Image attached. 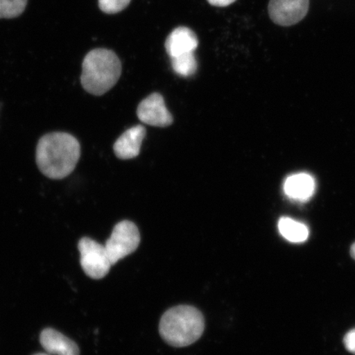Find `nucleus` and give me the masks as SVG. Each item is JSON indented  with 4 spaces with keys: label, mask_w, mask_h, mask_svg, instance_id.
<instances>
[{
    "label": "nucleus",
    "mask_w": 355,
    "mask_h": 355,
    "mask_svg": "<svg viewBox=\"0 0 355 355\" xmlns=\"http://www.w3.org/2000/svg\"><path fill=\"white\" fill-rule=\"evenodd\" d=\"M81 155L78 141L69 133H48L39 140L37 164L40 171L52 180H62L74 171Z\"/></svg>",
    "instance_id": "f257e3e1"
},
{
    "label": "nucleus",
    "mask_w": 355,
    "mask_h": 355,
    "mask_svg": "<svg viewBox=\"0 0 355 355\" xmlns=\"http://www.w3.org/2000/svg\"><path fill=\"white\" fill-rule=\"evenodd\" d=\"M159 334L168 345L185 347L196 343L205 328L203 315L189 305H180L164 313L159 322Z\"/></svg>",
    "instance_id": "f03ea898"
},
{
    "label": "nucleus",
    "mask_w": 355,
    "mask_h": 355,
    "mask_svg": "<svg viewBox=\"0 0 355 355\" xmlns=\"http://www.w3.org/2000/svg\"><path fill=\"white\" fill-rule=\"evenodd\" d=\"M121 73V61L114 51L95 49L84 58L81 83L90 94L102 96L117 83Z\"/></svg>",
    "instance_id": "7ed1b4c3"
},
{
    "label": "nucleus",
    "mask_w": 355,
    "mask_h": 355,
    "mask_svg": "<svg viewBox=\"0 0 355 355\" xmlns=\"http://www.w3.org/2000/svg\"><path fill=\"white\" fill-rule=\"evenodd\" d=\"M141 241L140 233L136 225L130 220H123L114 226L112 234L105 244L111 264L132 254Z\"/></svg>",
    "instance_id": "20e7f679"
},
{
    "label": "nucleus",
    "mask_w": 355,
    "mask_h": 355,
    "mask_svg": "<svg viewBox=\"0 0 355 355\" xmlns=\"http://www.w3.org/2000/svg\"><path fill=\"white\" fill-rule=\"evenodd\" d=\"M80 263L89 277L104 278L110 272L111 261L105 245L90 238H83L78 243Z\"/></svg>",
    "instance_id": "39448f33"
},
{
    "label": "nucleus",
    "mask_w": 355,
    "mask_h": 355,
    "mask_svg": "<svg viewBox=\"0 0 355 355\" xmlns=\"http://www.w3.org/2000/svg\"><path fill=\"white\" fill-rule=\"evenodd\" d=\"M309 4V0H270V19L282 26L295 25L308 15Z\"/></svg>",
    "instance_id": "423d86ee"
},
{
    "label": "nucleus",
    "mask_w": 355,
    "mask_h": 355,
    "mask_svg": "<svg viewBox=\"0 0 355 355\" xmlns=\"http://www.w3.org/2000/svg\"><path fill=\"white\" fill-rule=\"evenodd\" d=\"M137 114L140 121L148 125L167 127L173 123L172 115L159 93H153L141 101Z\"/></svg>",
    "instance_id": "0eeeda50"
},
{
    "label": "nucleus",
    "mask_w": 355,
    "mask_h": 355,
    "mask_svg": "<svg viewBox=\"0 0 355 355\" xmlns=\"http://www.w3.org/2000/svg\"><path fill=\"white\" fill-rule=\"evenodd\" d=\"M167 54L171 58L194 52L198 46V38L192 29L179 26L168 35L165 43Z\"/></svg>",
    "instance_id": "6e6552de"
},
{
    "label": "nucleus",
    "mask_w": 355,
    "mask_h": 355,
    "mask_svg": "<svg viewBox=\"0 0 355 355\" xmlns=\"http://www.w3.org/2000/svg\"><path fill=\"white\" fill-rule=\"evenodd\" d=\"M145 136L146 128L141 125L132 127L124 132L114 145L115 155L122 159L135 158L140 153Z\"/></svg>",
    "instance_id": "1a4fd4ad"
},
{
    "label": "nucleus",
    "mask_w": 355,
    "mask_h": 355,
    "mask_svg": "<svg viewBox=\"0 0 355 355\" xmlns=\"http://www.w3.org/2000/svg\"><path fill=\"white\" fill-rule=\"evenodd\" d=\"M40 341L42 347L50 354L79 355V348L76 343L62 333L47 328L42 331Z\"/></svg>",
    "instance_id": "9d476101"
},
{
    "label": "nucleus",
    "mask_w": 355,
    "mask_h": 355,
    "mask_svg": "<svg viewBox=\"0 0 355 355\" xmlns=\"http://www.w3.org/2000/svg\"><path fill=\"white\" fill-rule=\"evenodd\" d=\"M284 190L288 198L306 202L312 198L315 192V181L312 176L300 173L287 178Z\"/></svg>",
    "instance_id": "9b49d317"
},
{
    "label": "nucleus",
    "mask_w": 355,
    "mask_h": 355,
    "mask_svg": "<svg viewBox=\"0 0 355 355\" xmlns=\"http://www.w3.org/2000/svg\"><path fill=\"white\" fill-rule=\"evenodd\" d=\"M278 229L282 236L291 243H304L307 241L309 235L307 225L290 217L279 219Z\"/></svg>",
    "instance_id": "f8f14e48"
},
{
    "label": "nucleus",
    "mask_w": 355,
    "mask_h": 355,
    "mask_svg": "<svg viewBox=\"0 0 355 355\" xmlns=\"http://www.w3.org/2000/svg\"><path fill=\"white\" fill-rule=\"evenodd\" d=\"M173 70L179 76L189 78L196 73L198 70V61L194 52L171 58Z\"/></svg>",
    "instance_id": "ddd939ff"
},
{
    "label": "nucleus",
    "mask_w": 355,
    "mask_h": 355,
    "mask_svg": "<svg viewBox=\"0 0 355 355\" xmlns=\"http://www.w3.org/2000/svg\"><path fill=\"white\" fill-rule=\"evenodd\" d=\"M28 0H0V19H15L26 10Z\"/></svg>",
    "instance_id": "4468645a"
},
{
    "label": "nucleus",
    "mask_w": 355,
    "mask_h": 355,
    "mask_svg": "<svg viewBox=\"0 0 355 355\" xmlns=\"http://www.w3.org/2000/svg\"><path fill=\"white\" fill-rule=\"evenodd\" d=\"M132 0H98L100 10L107 15H115L130 6Z\"/></svg>",
    "instance_id": "2eb2a0df"
},
{
    "label": "nucleus",
    "mask_w": 355,
    "mask_h": 355,
    "mask_svg": "<svg viewBox=\"0 0 355 355\" xmlns=\"http://www.w3.org/2000/svg\"><path fill=\"white\" fill-rule=\"evenodd\" d=\"M344 345L348 352L355 354V328L345 335Z\"/></svg>",
    "instance_id": "dca6fc26"
},
{
    "label": "nucleus",
    "mask_w": 355,
    "mask_h": 355,
    "mask_svg": "<svg viewBox=\"0 0 355 355\" xmlns=\"http://www.w3.org/2000/svg\"><path fill=\"white\" fill-rule=\"evenodd\" d=\"M207 1L211 4L212 6L227 7L236 1V0H207Z\"/></svg>",
    "instance_id": "f3484780"
},
{
    "label": "nucleus",
    "mask_w": 355,
    "mask_h": 355,
    "mask_svg": "<svg viewBox=\"0 0 355 355\" xmlns=\"http://www.w3.org/2000/svg\"><path fill=\"white\" fill-rule=\"evenodd\" d=\"M350 254H352L353 259L355 260V243L353 244L352 250H350Z\"/></svg>",
    "instance_id": "a211bd4d"
},
{
    "label": "nucleus",
    "mask_w": 355,
    "mask_h": 355,
    "mask_svg": "<svg viewBox=\"0 0 355 355\" xmlns=\"http://www.w3.org/2000/svg\"><path fill=\"white\" fill-rule=\"evenodd\" d=\"M34 355H51L50 354H43V353H41V354H34Z\"/></svg>",
    "instance_id": "6ab92c4d"
}]
</instances>
